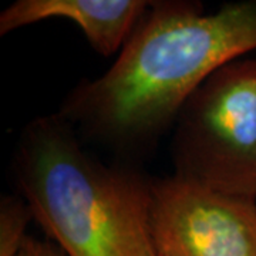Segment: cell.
I'll use <instances>...</instances> for the list:
<instances>
[{
    "label": "cell",
    "mask_w": 256,
    "mask_h": 256,
    "mask_svg": "<svg viewBox=\"0 0 256 256\" xmlns=\"http://www.w3.org/2000/svg\"><path fill=\"white\" fill-rule=\"evenodd\" d=\"M202 10L190 0L151 2L116 63L80 82L57 114L127 160L152 151L210 74L256 48V0Z\"/></svg>",
    "instance_id": "obj_1"
},
{
    "label": "cell",
    "mask_w": 256,
    "mask_h": 256,
    "mask_svg": "<svg viewBox=\"0 0 256 256\" xmlns=\"http://www.w3.org/2000/svg\"><path fill=\"white\" fill-rule=\"evenodd\" d=\"M13 172L33 220L67 256H156L154 178L131 164H104L58 114L26 126Z\"/></svg>",
    "instance_id": "obj_2"
},
{
    "label": "cell",
    "mask_w": 256,
    "mask_h": 256,
    "mask_svg": "<svg viewBox=\"0 0 256 256\" xmlns=\"http://www.w3.org/2000/svg\"><path fill=\"white\" fill-rule=\"evenodd\" d=\"M175 178L256 200V58H236L202 82L174 124Z\"/></svg>",
    "instance_id": "obj_3"
},
{
    "label": "cell",
    "mask_w": 256,
    "mask_h": 256,
    "mask_svg": "<svg viewBox=\"0 0 256 256\" xmlns=\"http://www.w3.org/2000/svg\"><path fill=\"white\" fill-rule=\"evenodd\" d=\"M150 224L156 256H256L254 198L160 178Z\"/></svg>",
    "instance_id": "obj_4"
},
{
    "label": "cell",
    "mask_w": 256,
    "mask_h": 256,
    "mask_svg": "<svg viewBox=\"0 0 256 256\" xmlns=\"http://www.w3.org/2000/svg\"><path fill=\"white\" fill-rule=\"evenodd\" d=\"M151 2L146 0H18L0 13V34L48 18H67L82 28L101 56L126 44Z\"/></svg>",
    "instance_id": "obj_5"
},
{
    "label": "cell",
    "mask_w": 256,
    "mask_h": 256,
    "mask_svg": "<svg viewBox=\"0 0 256 256\" xmlns=\"http://www.w3.org/2000/svg\"><path fill=\"white\" fill-rule=\"evenodd\" d=\"M33 214L22 196H3L0 201V256H13L28 235Z\"/></svg>",
    "instance_id": "obj_6"
},
{
    "label": "cell",
    "mask_w": 256,
    "mask_h": 256,
    "mask_svg": "<svg viewBox=\"0 0 256 256\" xmlns=\"http://www.w3.org/2000/svg\"><path fill=\"white\" fill-rule=\"evenodd\" d=\"M13 256H67L53 240H37L28 236Z\"/></svg>",
    "instance_id": "obj_7"
}]
</instances>
